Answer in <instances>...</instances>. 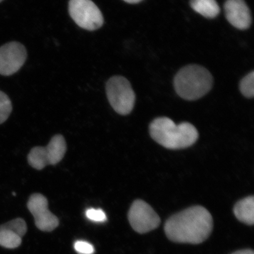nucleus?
<instances>
[{"label":"nucleus","instance_id":"obj_1","mask_svg":"<svg viewBox=\"0 0 254 254\" xmlns=\"http://www.w3.org/2000/svg\"><path fill=\"white\" fill-rule=\"evenodd\" d=\"M213 227L211 214L200 205L190 207L167 220V237L177 243L199 245L210 237Z\"/></svg>","mask_w":254,"mask_h":254},{"label":"nucleus","instance_id":"obj_2","mask_svg":"<svg viewBox=\"0 0 254 254\" xmlns=\"http://www.w3.org/2000/svg\"><path fill=\"white\" fill-rule=\"evenodd\" d=\"M149 131L155 142L170 150L189 148L198 138V132L193 125L189 123L176 125L166 117L155 119L150 125Z\"/></svg>","mask_w":254,"mask_h":254},{"label":"nucleus","instance_id":"obj_3","mask_svg":"<svg viewBox=\"0 0 254 254\" xmlns=\"http://www.w3.org/2000/svg\"><path fill=\"white\" fill-rule=\"evenodd\" d=\"M211 73L203 66L190 64L181 68L174 80L175 91L183 99L195 100L206 95L213 86Z\"/></svg>","mask_w":254,"mask_h":254},{"label":"nucleus","instance_id":"obj_4","mask_svg":"<svg viewBox=\"0 0 254 254\" xmlns=\"http://www.w3.org/2000/svg\"><path fill=\"white\" fill-rule=\"evenodd\" d=\"M106 93L110 105L120 115L131 113L134 108L136 95L126 78L115 76L106 83Z\"/></svg>","mask_w":254,"mask_h":254},{"label":"nucleus","instance_id":"obj_5","mask_svg":"<svg viewBox=\"0 0 254 254\" xmlns=\"http://www.w3.org/2000/svg\"><path fill=\"white\" fill-rule=\"evenodd\" d=\"M66 152V143L61 134L55 135L46 147L32 148L28 155V164L36 170H41L48 165L59 163Z\"/></svg>","mask_w":254,"mask_h":254},{"label":"nucleus","instance_id":"obj_6","mask_svg":"<svg viewBox=\"0 0 254 254\" xmlns=\"http://www.w3.org/2000/svg\"><path fill=\"white\" fill-rule=\"evenodd\" d=\"M68 12L79 27L88 31H95L104 22L99 8L91 0H70Z\"/></svg>","mask_w":254,"mask_h":254},{"label":"nucleus","instance_id":"obj_7","mask_svg":"<svg viewBox=\"0 0 254 254\" xmlns=\"http://www.w3.org/2000/svg\"><path fill=\"white\" fill-rule=\"evenodd\" d=\"M128 222L134 231L145 234L158 228L160 218L156 212L146 202L136 200L128 210Z\"/></svg>","mask_w":254,"mask_h":254},{"label":"nucleus","instance_id":"obj_8","mask_svg":"<svg viewBox=\"0 0 254 254\" xmlns=\"http://www.w3.org/2000/svg\"><path fill=\"white\" fill-rule=\"evenodd\" d=\"M27 207L35 220L38 229L43 232H52L60 225L59 219L48 208V200L41 193H33L28 200Z\"/></svg>","mask_w":254,"mask_h":254},{"label":"nucleus","instance_id":"obj_9","mask_svg":"<svg viewBox=\"0 0 254 254\" xmlns=\"http://www.w3.org/2000/svg\"><path fill=\"white\" fill-rule=\"evenodd\" d=\"M27 58L26 48L18 42H10L0 48V74L11 76L22 67Z\"/></svg>","mask_w":254,"mask_h":254},{"label":"nucleus","instance_id":"obj_10","mask_svg":"<svg viewBox=\"0 0 254 254\" xmlns=\"http://www.w3.org/2000/svg\"><path fill=\"white\" fill-rule=\"evenodd\" d=\"M26 232L27 225L22 218L14 219L0 225V246L6 249L18 248Z\"/></svg>","mask_w":254,"mask_h":254},{"label":"nucleus","instance_id":"obj_11","mask_svg":"<svg viewBox=\"0 0 254 254\" xmlns=\"http://www.w3.org/2000/svg\"><path fill=\"white\" fill-rule=\"evenodd\" d=\"M227 21L234 27L247 29L252 23L250 10L244 0H227L224 5Z\"/></svg>","mask_w":254,"mask_h":254},{"label":"nucleus","instance_id":"obj_12","mask_svg":"<svg viewBox=\"0 0 254 254\" xmlns=\"http://www.w3.org/2000/svg\"><path fill=\"white\" fill-rule=\"evenodd\" d=\"M234 213L240 222L252 225L254 222V197H246L237 202L234 207Z\"/></svg>","mask_w":254,"mask_h":254},{"label":"nucleus","instance_id":"obj_13","mask_svg":"<svg viewBox=\"0 0 254 254\" xmlns=\"http://www.w3.org/2000/svg\"><path fill=\"white\" fill-rule=\"evenodd\" d=\"M190 6L205 18H215L220 13V7L215 0H190Z\"/></svg>","mask_w":254,"mask_h":254},{"label":"nucleus","instance_id":"obj_14","mask_svg":"<svg viewBox=\"0 0 254 254\" xmlns=\"http://www.w3.org/2000/svg\"><path fill=\"white\" fill-rule=\"evenodd\" d=\"M11 111L12 104L11 100L4 92L0 91V125L7 120Z\"/></svg>","mask_w":254,"mask_h":254},{"label":"nucleus","instance_id":"obj_15","mask_svg":"<svg viewBox=\"0 0 254 254\" xmlns=\"http://www.w3.org/2000/svg\"><path fill=\"white\" fill-rule=\"evenodd\" d=\"M240 91L244 96L252 98L254 95V72L248 73L240 82Z\"/></svg>","mask_w":254,"mask_h":254},{"label":"nucleus","instance_id":"obj_16","mask_svg":"<svg viewBox=\"0 0 254 254\" xmlns=\"http://www.w3.org/2000/svg\"><path fill=\"white\" fill-rule=\"evenodd\" d=\"M86 215L87 218L92 221L102 222L107 220L105 212L100 209H88L86 210Z\"/></svg>","mask_w":254,"mask_h":254},{"label":"nucleus","instance_id":"obj_17","mask_svg":"<svg viewBox=\"0 0 254 254\" xmlns=\"http://www.w3.org/2000/svg\"><path fill=\"white\" fill-rule=\"evenodd\" d=\"M74 249L78 254H93L95 252L93 246L85 241L75 242Z\"/></svg>","mask_w":254,"mask_h":254},{"label":"nucleus","instance_id":"obj_18","mask_svg":"<svg viewBox=\"0 0 254 254\" xmlns=\"http://www.w3.org/2000/svg\"><path fill=\"white\" fill-rule=\"evenodd\" d=\"M232 254H254V251L251 250H245L237 251Z\"/></svg>","mask_w":254,"mask_h":254},{"label":"nucleus","instance_id":"obj_19","mask_svg":"<svg viewBox=\"0 0 254 254\" xmlns=\"http://www.w3.org/2000/svg\"><path fill=\"white\" fill-rule=\"evenodd\" d=\"M127 3L129 4H137V3L140 2V1H143V0H124Z\"/></svg>","mask_w":254,"mask_h":254},{"label":"nucleus","instance_id":"obj_20","mask_svg":"<svg viewBox=\"0 0 254 254\" xmlns=\"http://www.w3.org/2000/svg\"><path fill=\"white\" fill-rule=\"evenodd\" d=\"M3 0H0V2H1V1H2Z\"/></svg>","mask_w":254,"mask_h":254}]
</instances>
